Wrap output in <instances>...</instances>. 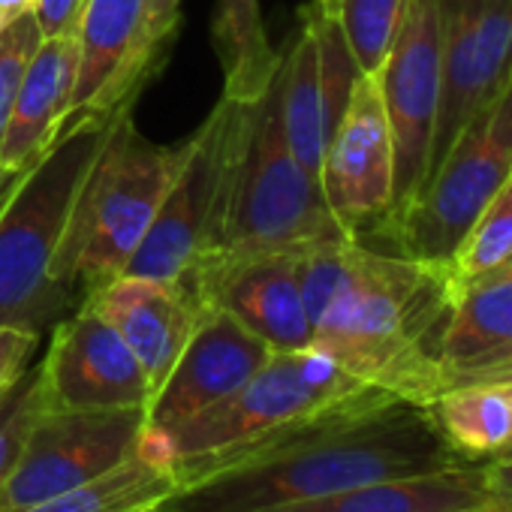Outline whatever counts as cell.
Segmentation results:
<instances>
[{
  "instance_id": "6da1fadb",
  "label": "cell",
  "mask_w": 512,
  "mask_h": 512,
  "mask_svg": "<svg viewBox=\"0 0 512 512\" xmlns=\"http://www.w3.org/2000/svg\"><path fill=\"white\" fill-rule=\"evenodd\" d=\"M458 464L470 461L449 449L431 407L374 395L223 452L172 461L178 488L157 512H260Z\"/></svg>"
},
{
  "instance_id": "7a4b0ae2",
  "label": "cell",
  "mask_w": 512,
  "mask_h": 512,
  "mask_svg": "<svg viewBox=\"0 0 512 512\" xmlns=\"http://www.w3.org/2000/svg\"><path fill=\"white\" fill-rule=\"evenodd\" d=\"M314 347L362 383L431 407L446 392L437 341L455 290L431 266L341 238L299 253Z\"/></svg>"
},
{
  "instance_id": "3957f363",
  "label": "cell",
  "mask_w": 512,
  "mask_h": 512,
  "mask_svg": "<svg viewBox=\"0 0 512 512\" xmlns=\"http://www.w3.org/2000/svg\"><path fill=\"white\" fill-rule=\"evenodd\" d=\"M226 106L223 175L202 250H308L350 238L335 220L320 178L290 151L281 118V70L260 100H226Z\"/></svg>"
},
{
  "instance_id": "277c9868",
  "label": "cell",
  "mask_w": 512,
  "mask_h": 512,
  "mask_svg": "<svg viewBox=\"0 0 512 512\" xmlns=\"http://www.w3.org/2000/svg\"><path fill=\"white\" fill-rule=\"evenodd\" d=\"M121 109L70 118L52 148L10 181L0 202V329L43 338L79 308L55 278V260L79 187Z\"/></svg>"
},
{
  "instance_id": "5b68a950",
  "label": "cell",
  "mask_w": 512,
  "mask_h": 512,
  "mask_svg": "<svg viewBox=\"0 0 512 512\" xmlns=\"http://www.w3.org/2000/svg\"><path fill=\"white\" fill-rule=\"evenodd\" d=\"M187 151L190 136L175 145L145 139L133 124L130 106L115 115L79 187L55 260V278L79 305L127 272Z\"/></svg>"
},
{
  "instance_id": "8992f818",
  "label": "cell",
  "mask_w": 512,
  "mask_h": 512,
  "mask_svg": "<svg viewBox=\"0 0 512 512\" xmlns=\"http://www.w3.org/2000/svg\"><path fill=\"white\" fill-rule=\"evenodd\" d=\"M389 395L353 377L320 347L281 350L229 398L160 431H142L139 452L154 461H181L250 443L281 425Z\"/></svg>"
},
{
  "instance_id": "52a82bcc",
  "label": "cell",
  "mask_w": 512,
  "mask_h": 512,
  "mask_svg": "<svg viewBox=\"0 0 512 512\" xmlns=\"http://www.w3.org/2000/svg\"><path fill=\"white\" fill-rule=\"evenodd\" d=\"M512 175V79L455 136L437 169L419 184L413 199L365 238L383 241L386 253L446 266L455 247Z\"/></svg>"
},
{
  "instance_id": "ba28073f",
  "label": "cell",
  "mask_w": 512,
  "mask_h": 512,
  "mask_svg": "<svg viewBox=\"0 0 512 512\" xmlns=\"http://www.w3.org/2000/svg\"><path fill=\"white\" fill-rule=\"evenodd\" d=\"M302 250H202L175 278L202 317L220 311L275 353L314 347L299 281Z\"/></svg>"
},
{
  "instance_id": "9c48e42d",
  "label": "cell",
  "mask_w": 512,
  "mask_h": 512,
  "mask_svg": "<svg viewBox=\"0 0 512 512\" xmlns=\"http://www.w3.org/2000/svg\"><path fill=\"white\" fill-rule=\"evenodd\" d=\"M145 431V410H43L0 485V512H25L124 464Z\"/></svg>"
},
{
  "instance_id": "30bf717a",
  "label": "cell",
  "mask_w": 512,
  "mask_h": 512,
  "mask_svg": "<svg viewBox=\"0 0 512 512\" xmlns=\"http://www.w3.org/2000/svg\"><path fill=\"white\" fill-rule=\"evenodd\" d=\"M440 55L443 0H404L401 25L377 73L395 145V205L389 217L413 199L425 175L440 100Z\"/></svg>"
},
{
  "instance_id": "8fae6325",
  "label": "cell",
  "mask_w": 512,
  "mask_h": 512,
  "mask_svg": "<svg viewBox=\"0 0 512 512\" xmlns=\"http://www.w3.org/2000/svg\"><path fill=\"white\" fill-rule=\"evenodd\" d=\"M512 79V0H443L440 100L422 181Z\"/></svg>"
},
{
  "instance_id": "7c38bea8",
  "label": "cell",
  "mask_w": 512,
  "mask_h": 512,
  "mask_svg": "<svg viewBox=\"0 0 512 512\" xmlns=\"http://www.w3.org/2000/svg\"><path fill=\"white\" fill-rule=\"evenodd\" d=\"M320 184L341 229L365 241L395 205V145L377 76H359L335 124Z\"/></svg>"
},
{
  "instance_id": "4fadbf2b",
  "label": "cell",
  "mask_w": 512,
  "mask_h": 512,
  "mask_svg": "<svg viewBox=\"0 0 512 512\" xmlns=\"http://www.w3.org/2000/svg\"><path fill=\"white\" fill-rule=\"evenodd\" d=\"M40 377L46 410H148L151 404L139 359L88 305L52 329Z\"/></svg>"
},
{
  "instance_id": "5bb4252c",
  "label": "cell",
  "mask_w": 512,
  "mask_h": 512,
  "mask_svg": "<svg viewBox=\"0 0 512 512\" xmlns=\"http://www.w3.org/2000/svg\"><path fill=\"white\" fill-rule=\"evenodd\" d=\"M226 109L229 106L220 97L208 118L199 124V130L190 136V151L124 275L175 281L202 253L220 193Z\"/></svg>"
},
{
  "instance_id": "9a60e30c",
  "label": "cell",
  "mask_w": 512,
  "mask_h": 512,
  "mask_svg": "<svg viewBox=\"0 0 512 512\" xmlns=\"http://www.w3.org/2000/svg\"><path fill=\"white\" fill-rule=\"evenodd\" d=\"M272 347L232 317L214 311L199 320L175 368L145 410V428H172L229 398L272 359Z\"/></svg>"
},
{
  "instance_id": "2e32d148",
  "label": "cell",
  "mask_w": 512,
  "mask_h": 512,
  "mask_svg": "<svg viewBox=\"0 0 512 512\" xmlns=\"http://www.w3.org/2000/svg\"><path fill=\"white\" fill-rule=\"evenodd\" d=\"M142 34L145 0H85L70 118L133 106V97L154 76L142 52Z\"/></svg>"
},
{
  "instance_id": "e0dca14e",
  "label": "cell",
  "mask_w": 512,
  "mask_h": 512,
  "mask_svg": "<svg viewBox=\"0 0 512 512\" xmlns=\"http://www.w3.org/2000/svg\"><path fill=\"white\" fill-rule=\"evenodd\" d=\"M82 305L97 311L133 350L151 383V398L202 320V311L178 284L136 275H121L103 284Z\"/></svg>"
},
{
  "instance_id": "ac0fdd59",
  "label": "cell",
  "mask_w": 512,
  "mask_h": 512,
  "mask_svg": "<svg viewBox=\"0 0 512 512\" xmlns=\"http://www.w3.org/2000/svg\"><path fill=\"white\" fill-rule=\"evenodd\" d=\"M79 76V37H46L19 88L10 127L0 145V172L7 178L31 169L58 139L70 118V100Z\"/></svg>"
},
{
  "instance_id": "d6986e66",
  "label": "cell",
  "mask_w": 512,
  "mask_h": 512,
  "mask_svg": "<svg viewBox=\"0 0 512 512\" xmlns=\"http://www.w3.org/2000/svg\"><path fill=\"white\" fill-rule=\"evenodd\" d=\"M485 464H458L437 473L383 479L326 497L278 503L260 512H458L494 500Z\"/></svg>"
},
{
  "instance_id": "ffe728a7",
  "label": "cell",
  "mask_w": 512,
  "mask_h": 512,
  "mask_svg": "<svg viewBox=\"0 0 512 512\" xmlns=\"http://www.w3.org/2000/svg\"><path fill=\"white\" fill-rule=\"evenodd\" d=\"M281 118L290 151L314 178H320L329 142L323 67L317 37L302 16L296 34L281 52Z\"/></svg>"
},
{
  "instance_id": "44dd1931",
  "label": "cell",
  "mask_w": 512,
  "mask_h": 512,
  "mask_svg": "<svg viewBox=\"0 0 512 512\" xmlns=\"http://www.w3.org/2000/svg\"><path fill=\"white\" fill-rule=\"evenodd\" d=\"M211 43L226 100L253 103L269 91L281 70V52L269 43L260 0H217Z\"/></svg>"
},
{
  "instance_id": "7402d4cb",
  "label": "cell",
  "mask_w": 512,
  "mask_h": 512,
  "mask_svg": "<svg viewBox=\"0 0 512 512\" xmlns=\"http://www.w3.org/2000/svg\"><path fill=\"white\" fill-rule=\"evenodd\" d=\"M431 413L449 449L470 464L497 461L512 437V395L503 383L449 386Z\"/></svg>"
},
{
  "instance_id": "603a6c76",
  "label": "cell",
  "mask_w": 512,
  "mask_h": 512,
  "mask_svg": "<svg viewBox=\"0 0 512 512\" xmlns=\"http://www.w3.org/2000/svg\"><path fill=\"white\" fill-rule=\"evenodd\" d=\"M512 344V278L488 275L464 284L443 323L437 356L443 371Z\"/></svg>"
},
{
  "instance_id": "cb8c5ba5",
  "label": "cell",
  "mask_w": 512,
  "mask_h": 512,
  "mask_svg": "<svg viewBox=\"0 0 512 512\" xmlns=\"http://www.w3.org/2000/svg\"><path fill=\"white\" fill-rule=\"evenodd\" d=\"M178 488V476L169 461H154L136 452L115 470L49 497L25 512H151L163 506Z\"/></svg>"
},
{
  "instance_id": "d4e9b609",
  "label": "cell",
  "mask_w": 512,
  "mask_h": 512,
  "mask_svg": "<svg viewBox=\"0 0 512 512\" xmlns=\"http://www.w3.org/2000/svg\"><path fill=\"white\" fill-rule=\"evenodd\" d=\"M509 256H512V175L485 202V208L479 211V217L455 247L452 260L446 263L452 290L458 293L464 284L497 272Z\"/></svg>"
},
{
  "instance_id": "484cf974",
  "label": "cell",
  "mask_w": 512,
  "mask_h": 512,
  "mask_svg": "<svg viewBox=\"0 0 512 512\" xmlns=\"http://www.w3.org/2000/svg\"><path fill=\"white\" fill-rule=\"evenodd\" d=\"M323 7L341 25L359 73L377 76L401 25L404 0H323Z\"/></svg>"
},
{
  "instance_id": "4316f807",
  "label": "cell",
  "mask_w": 512,
  "mask_h": 512,
  "mask_svg": "<svg viewBox=\"0 0 512 512\" xmlns=\"http://www.w3.org/2000/svg\"><path fill=\"white\" fill-rule=\"evenodd\" d=\"M43 410H46V401H43L40 362H31L4 392H0V485L7 482L10 470L16 467L22 446Z\"/></svg>"
},
{
  "instance_id": "83f0119b",
  "label": "cell",
  "mask_w": 512,
  "mask_h": 512,
  "mask_svg": "<svg viewBox=\"0 0 512 512\" xmlns=\"http://www.w3.org/2000/svg\"><path fill=\"white\" fill-rule=\"evenodd\" d=\"M40 43H43V34H40L34 13H25L7 31H0V145H4V136L10 127V115H13V106L25 79V70ZM10 181L13 178L0 172V193H7Z\"/></svg>"
},
{
  "instance_id": "f1b7e54d",
  "label": "cell",
  "mask_w": 512,
  "mask_h": 512,
  "mask_svg": "<svg viewBox=\"0 0 512 512\" xmlns=\"http://www.w3.org/2000/svg\"><path fill=\"white\" fill-rule=\"evenodd\" d=\"M181 4L184 0H145V34L142 52L148 67L157 73L169 55V43L181 28Z\"/></svg>"
},
{
  "instance_id": "f546056e",
  "label": "cell",
  "mask_w": 512,
  "mask_h": 512,
  "mask_svg": "<svg viewBox=\"0 0 512 512\" xmlns=\"http://www.w3.org/2000/svg\"><path fill=\"white\" fill-rule=\"evenodd\" d=\"M40 335L19 332V329H0V392H4L34 359L40 350Z\"/></svg>"
},
{
  "instance_id": "4dcf8cb0",
  "label": "cell",
  "mask_w": 512,
  "mask_h": 512,
  "mask_svg": "<svg viewBox=\"0 0 512 512\" xmlns=\"http://www.w3.org/2000/svg\"><path fill=\"white\" fill-rule=\"evenodd\" d=\"M85 0H37L34 4V19L40 25L43 40L46 37H64V34H79Z\"/></svg>"
},
{
  "instance_id": "1f68e13d",
  "label": "cell",
  "mask_w": 512,
  "mask_h": 512,
  "mask_svg": "<svg viewBox=\"0 0 512 512\" xmlns=\"http://www.w3.org/2000/svg\"><path fill=\"white\" fill-rule=\"evenodd\" d=\"M488 476H491V485L497 494L503 497H512V458H503V461H488L485 464Z\"/></svg>"
},
{
  "instance_id": "d6a6232c",
  "label": "cell",
  "mask_w": 512,
  "mask_h": 512,
  "mask_svg": "<svg viewBox=\"0 0 512 512\" xmlns=\"http://www.w3.org/2000/svg\"><path fill=\"white\" fill-rule=\"evenodd\" d=\"M37 0H0V31H7L25 13H34Z\"/></svg>"
},
{
  "instance_id": "836d02e7",
  "label": "cell",
  "mask_w": 512,
  "mask_h": 512,
  "mask_svg": "<svg viewBox=\"0 0 512 512\" xmlns=\"http://www.w3.org/2000/svg\"><path fill=\"white\" fill-rule=\"evenodd\" d=\"M458 512H512V497L497 494L494 500H488L482 506H470V509H458Z\"/></svg>"
},
{
  "instance_id": "e575fe53",
  "label": "cell",
  "mask_w": 512,
  "mask_h": 512,
  "mask_svg": "<svg viewBox=\"0 0 512 512\" xmlns=\"http://www.w3.org/2000/svg\"><path fill=\"white\" fill-rule=\"evenodd\" d=\"M470 383H512V365L497 368V371H491V374H482V377H476V380H470Z\"/></svg>"
},
{
  "instance_id": "d590c367",
  "label": "cell",
  "mask_w": 512,
  "mask_h": 512,
  "mask_svg": "<svg viewBox=\"0 0 512 512\" xmlns=\"http://www.w3.org/2000/svg\"><path fill=\"white\" fill-rule=\"evenodd\" d=\"M491 275H506V278H512V256H509V260L497 269V272H491ZM488 278V275H485Z\"/></svg>"
},
{
  "instance_id": "8d00e7d4",
  "label": "cell",
  "mask_w": 512,
  "mask_h": 512,
  "mask_svg": "<svg viewBox=\"0 0 512 512\" xmlns=\"http://www.w3.org/2000/svg\"><path fill=\"white\" fill-rule=\"evenodd\" d=\"M503 386H509V395H512V383H503ZM503 458H512V437H509V443H506V449H503V455L497 461H503Z\"/></svg>"
},
{
  "instance_id": "74e56055",
  "label": "cell",
  "mask_w": 512,
  "mask_h": 512,
  "mask_svg": "<svg viewBox=\"0 0 512 512\" xmlns=\"http://www.w3.org/2000/svg\"><path fill=\"white\" fill-rule=\"evenodd\" d=\"M4 196H7V193H0V202H4Z\"/></svg>"
},
{
  "instance_id": "f35d334b",
  "label": "cell",
  "mask_w": 512,
  "mask_h": 512,
  "mask_svg": "<svg viewBox=\"0 0 512 512\" xmlns=\"http://www.w3.org/2000/svg\"><path fill=\"white\" fill-rule=\"evenodd\" d=\"M151 512H154V509H151Z\"/></svg>"
},
{
  "instance_id": "ab89813d",
  "label": "cell",
  "mask_w": 512,
  "mask_h": 512,
  "mask_svg": "<svg viewBox=\"0 0 512 512\" xmlns=\"http://www.w3.org/2000/svg\"><path fill=\"white\" fill-rule=\"evenodd\" d=\"M154 512H157V509H154Z\"/></svg>"
}]
</instances>
